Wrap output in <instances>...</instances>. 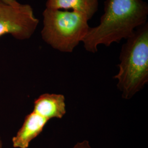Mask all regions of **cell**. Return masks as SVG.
Masks as SVG:
<instances>
[{
  "label": "cell",
  "instance_id": "1",
  "mask_svg": "<svg viewBox=\"0 0 148 148\" xmlns=\"http://www.w3.org/2000/svg\"><path fill=\"white\" fill-rule=\"evenodd\" d=\"M148 16V3L143 0H106L99 24L90 27L82 42L85 49L95 53L100 45L109 47L127 39L147 23Z\"/></svg>",
  "mask_w": 148,
  "mask_h": 148
},
{
  "label": "cell",
  "instance_id": "2",
  "mask_svg": "<svg viewBox=\"0 0 148 148\" xmlns=\"http://www.w3.org/2000/svg\"><path fill=\"white\" fill-rule=\"evenodd\" d=\"M120 54L119 71L114 76L125 99L132 98L148 82V23L126 39Z\"/></svg>",
  "mask_w": 148,
  "mask_h": 148
},
{
  "label": "cell",
  "instance_id": "3",
  "mask_svg": "<svg viewBox=\"0 0 148 148\" xmlns=\"http://www.w3.org/2000/svg\"><path fill=\"white\" fill-rule=\"evenodd\" d=\"M43 17V40L64 53H72L82 42L90 27L87 16L77 11L46 8Z\"/></svg>",
  "mask_w": 148,
  "mask_h": 148
},
{
  "label": "cell",
  "instance_id": "4",
  "mask_svg": "<svg viewBox=\"0 0 148 148\" xmlns=\"http://www.w3.org/2000/svg\"><path fill=\"white\" fill-rule=\"evenodd\" d=\"M38 23L31 5L18 2H0V36L11 35L17 40H27L33 35Z\"/></svg>",
  "mask_w": 148,
  "mask_h": 148
},
{
  "label": "cell",
  "instance_id": "5",
  "mask_svg": "<svg viewBox=\"0 0 148 148\" xmlns=\"http://www.w3.org/2000/svg\"><path fill=\"white\" fill-rule=\"evenodd\" d=\"M48 122L47 119L34 111L25 117L21 128L12 138L13 147L27 148L32 140L40 134Z\"/></svg>",
  "mask_w": 148,
  "mask_h": 148
},
{
  "label": "cell",
  "instance_id": "6",
  "mask_svg": "<svg viewBox=\"0 0 148 148\" xmlns=\"http://www.w3.org/2000/svg\"><path fill=\"white\" fill-rule=\"evenodd\" d=\"M33 111L48 121L62 119L66 111L65 97L61 94H43L34 101Z\"/></svg>",
  "mask_w": 148,
  "mask_h": 148
},
{
  "label": "cell",
  "instance_id": "7",
  "mask_svg": "<svg viewBox=\"0 0 148 148\" xmlns=\"http://www.w3.org/2000/svg\"><path fill=\"white\" fill-rule=\"evenodd\" d=\"M98 0H47L46 7L55 10H71L82 13L90 19L98 10Z\"/></svg>",
  "mask_w": 148,
  "mask_h": 148
},
{
  "label": "cell",
  "instance_id": "8",
  "mask_svg": "<svg viewBox=\"0 0 148 148\" xmlns=\"http://www.w3.org/2000/svg\"><path fill=\"white\" fill-rule=\"evenodd\" d=\"M72 148H92L89 141L84 140L76 143Z\"/></svg>",
  "mask_w": 148,
  "mask_h": 148
},
{
  "label": "cell",
  "instance_id": "9",
  "mask_svg": "<svg viewBox=\"0 0 148 148\" xmlns=\"http://www.w3.org/2000/svg\"><path fill=\"white\" fill-rule=\"evenodd\" d=\"M0 2L7 3H14L18 1L16 0H0Z\"/></svg>",
  "mask_w": 148,
  "mask_h": 148
},
{
  "label": "cell",
  "instance_id": "10",
  "mask_svg": "<svg viewBox=\"0 0 148 148\" xmlns=\"http://www.w3.org/2000/svg\"><path fill=\"white\" fill-rule=\"evenodd\" d=\"M0 148H3V145H2V142L0 137Z\"/></svg>",
  "mask_w": 148,
  "mask_h": 148
}]
</instances>
